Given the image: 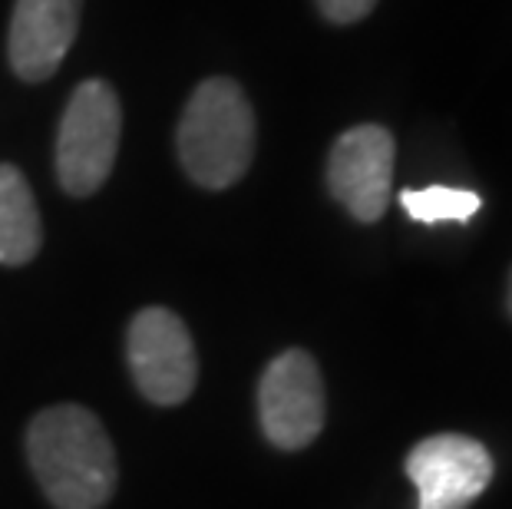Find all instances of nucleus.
<instances>
[{"label":"nucleus","instance_id":"2","mask_svg":"<svg viewBox=\"0 0 512 509\" xmlns=\"http://www.w3.org/2000/svg\"><path fill=\"white\" fill-rule=\"evenodd\" d=\"M255 133V110L242 86L228 77L202 80L176 129L182 169L202 189L235 186L255 159Z\"/></svg>","mask_w":512,"mask_h":509},{"label":"nucleus","instance_id":"12","mask_svg":"<svg viewBox=\"0 0 512 509\" xmlns=\"http://www.w3.org/2000/svg\"><path fill=\"white\" fill-rule=\"evenodd\" d=\"M506 301H509V314H512V278H509V295H506Z\"/></svg>","mask_w":512,"mask_h":509},{"label":"nucleus","instance_id":"4","mask_svg":"<svg viewBox=\"0 0 512 509\" xmlns=\"http://www.w3.org/2000/svg\"><path fill=\"white\" fill-rule=\"evenodd\" d=\"M126 361L143 397L159 407H176L189 400L199 381L192 334L169 308H143L129 321Z\"/></svg>","mask_w":512,"mask_h":509},{"label":"nucleus","instance_id":"8","mask_svg":"<svg viewBox=\"0 0 512 509\" xmlns=\"http://www.w3.org/2000/svg\"><path fill=\"white\" fill-rule=\"evenodd\" d=\"M80 30V0H17L7 60L17 80L43 83L60 70Z\"/></svg>","mask_w":512,"mask_h":509},{"label":"nucleus","instance_id":"6","mask_svg":"<svg viewBox=\"0 0 512 509\" xmlns=\"http://www.w3.org/2000/svg\"><path fill=\"white\" fill-rule=\"evenodd\" d=\"M394 136L377 123L351 126L334 139L328 156L331 196L357 222H380L394 196Z\"/></svg>","mask_w":512,"mask_h":509},{"label":"nucleus","instance_id":"9","mask_svg":"<svg viewBox=\"0 0 512 509\" xmlns=\"http://www.w3.org/2000/svg\"><path fill=\"white\" fill-rule=\"evenodd\" d=\"M43 245V222L24 172L0 162V265L34 262Z\"/></svg>","mask_w":512,"mask_h":509},{"label":"nucleus","instance_id":"11","mask_svg":"<svg viewBox=\"0 0 512 509\" xmlns=\"http://www.w3.org/2000/svg\"><path fill=\"white\" fill-rule=\"evenodd\" d=\"M377 7V0H318V10L331 24H357L370 10Z\"/></svg>","mask_w":512,"mask_h":509},{"label":"nucleus","instance_id":"10","mask_svg":"<svg viewBox=\"0 0 512 509\" xmlns=\"http://www.w3.org/2000/svg\"><path fill=\"white\" fill-rule=\"evenodd\" d=\"M400 205L413 222L437 225V222H470L483 209V199L473 189L427 186V189L400 192Z\"/></svg>","mask_w":512,"mask_h":509},{"label":"nucleus","instance_id":"1","mask_svg":"<svg viewBox=\"0 0 512 509\" xmlns=\"http://www.w3.org/2000/svg\"><path fill=\"white\" fill-rule=\"evenodd\" d=\"M27 460L57 509H103L116 490V450L100 417L80 404H57L30 420Z\"/></svg>","mask_w":512,"mask_h":509},{"label":"nucleus","instance_id":"5","mask_svg":"<svg viewBox=\"0 0 512 509\" xmlns=\"http://www.w3.org/2000/svg\"><path fill=\"white\" fill-rule=\"evenodd\" d=\"M258 420L278 450H301L324 427V381L314 357L301 348L281 351L258 384Z\"/></svg>","mask_w":512,"mask_h":509},{"label":"nucleus","instance_id":"7","mask_svg":"<svg viewBox=\"0 0 512 509\" xmlns=\"http://www.w3.org/2000/svg\"><path fill=\"white\" fill-rule=\"evenodd\" d=\"M407 476L417 486L420 509H466L493 480V457L473 437L437 433L410 450Z\"/></svg>","mask_w":512,"mask_h":509},{"label":"nucleus","instance_id":"3","mask_svg":"<svg viewBox=\"0 0 512 509\" xmlns=\"http://www.w3.org/2000/svg\"><path fill=\"white\" fill-rule=\"evenodd\" d=\"M123 139V106L106 80L73 90L57 129V179L67 196H93L110 179Z\"/></svg>","mask_w":512,"mask_h":509}]
</instances>
